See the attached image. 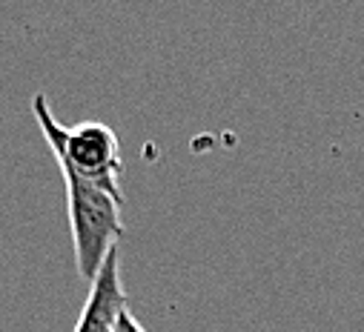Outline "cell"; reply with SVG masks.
I'll use <instances>...</instances> for the list:
<instances>
[{"mask_svg": "<svg viewBox=\"0 0 364 332\" xmlns=\"http://www.w3.org/2000/svg\"><path fill=\"white\" fill-rule=\"evenodd\" d=\"M63 181H66L69 229L75 243V267L80 278L92 281L107 253L112 246H118V238L124 235V221H121L124 201L95 184H86L72 172H63Z\"/></svg>", "mask_w": 364, "mask_h": 332, "instance_id": "2", "label": "cell"}, {"mask_svg": "<svg viewBox=\"0 0 364 332\" xmlns=\"http://www.w3.org/2000/svg\"><path fill=\"white\" fill-rule=\"evenodd\" d=\"M112 332H146V329H144V323L132 315V309L124 306L121 315H118V321H115V326H112Z\"/></svg>", "mask_w": 364, "mask_h": 332, "instance_id": "4", "label": "cell"}, {"mask_svg": "<svg viewBox=\"0 0 364 332\" xmlns=\"http://www.w3.org/2000/svg\"><path fill=\"white\" fill-rule=\"evenodd\" d=\"M124 306H127V292L121 284V253L118 246H112L95 278L89 281V295L77 315L75 332H112Z\"/></svg>", "mask_w": 364, "mask_h": 332, "instance_id": "3", "label": "cell"}, {"mask_svg": "<svg viewBox=\"0 0 364 332\" xmlns=\"http://www.w3.org/2000/svg\"><path fill=\"white\" fill-rule=\"evenodd\" d=\"M32 115L60 166V172H72L86 184H95L124 201V192L118 184L121 146H118V135L107 123L83 121L77 126H63L55 118L46 95H35Z\"/></svg>", "mask_w": 364, "mask_h": 332, "instance_id": "1", "label": "cell"}]
</instances>
